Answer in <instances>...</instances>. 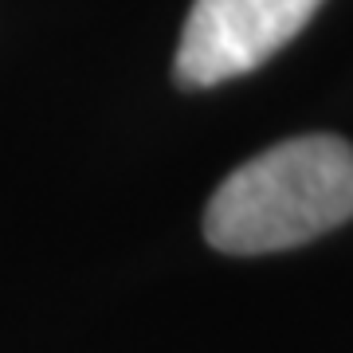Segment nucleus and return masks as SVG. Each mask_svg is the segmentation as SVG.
I'll return each instance as SVG.
<instances>
[{
  "mask_svg": "<svg viewBox=\"0 0 353 353\" xmlns=\"http://www.w3.org/2000/svg\"><path fill=\"white\" fill-rule=\"evenodd\" d=\"M353 216V145L334 134H303L243 161L204 208L216 252H287Z\"/></svg>",
  "mask_w": 353,
  "mask_h": 353,
  "instance_id": "obj_1",
  "label": "nucleus"
},
{
  "mask_svg": "<svg viewBox=\"0 0 353 353\" xmlns=\"http://www.w3.org/2000/svg\"><path fill=\"white\" fill-rule=\"evenodd\" d=\"M322 0H192L173 75L181 87H216L267 63L299 36Z\"/></svg>",
  "mask_w": 353,
  "mask_h": 353,
  "instance_id": "obj_2",
  "label": "nucleus"
}]
</instances>
